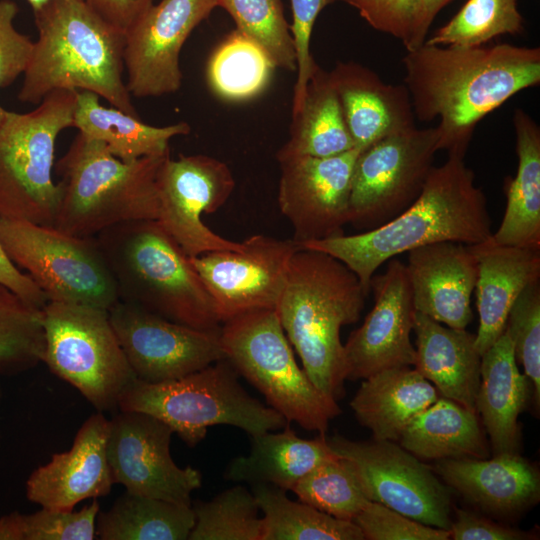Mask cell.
I'll list each match as a JSON object with an SVG mask.
<instances>
[{
    "mask_svg": "<svg viewBox=\"0 0 540 540\" xmlns=\"http://www.w3.org/2000/svg\"><path fill=\"white\" fill-rule=\"evenodd\" d=\"M415 119L436 127L437 149L465 157L477 124L516 93L539 85L540 48L423 43L401 60Z\"/></svg>",
    "mask_w": 540,
    "mask_h": 540,
    "instance_id": "obj_1",
    "label": "cell"
},
{
    "mask_svg": "<svg viewBox=\"0 0 540 540\" xmlns=\"http://www.w3.org/2000/svg\"><path fill=\"white\" fill-rule=\"evenodd\" d=\"M491 218L482 189L463 157L448 155L433 166L416 201L389 222L353 235L297 243L344 263L370 293L376 270L395 256L444 241L466 245L492 235Z\"/></svg>",
    "mask_w": 540,
    "mask_h": 540,
    "instance_id": "obj_2",
    "label": "cell"
},
{
    "mask_svg": "<svg viewBox=\"0 0 540 540\" xmlns=\"http://www.w3.org/2000/svg\"><path fill=\"white\" fill-rule=\"evenodd\" d=\"M33 13L38 39L19 101L39 104L54 91H89L138 116L123 79L121 31L84 0H49Z\"/></svg>",
    "mask_w": 540,
    "mask_h": 540,
    "instance_id": "obj_3",
    "label": "cell"
},
{
    "mask_svg": "<svg viewBox=\"0 0 540 540\" xmlns=\"http://www.w3.org/2000/svg\"><path fill=\"white\" fill-rule=\"evenodd\" d=\"M367 296L340 260L312 249L293 254L276 312L309 379L335 400L346 380L340 330L359 320Z\"/></svg>",
    "mask_w": 540,
    "mask_h": 540,
    "instance_id": "obj_4",
    "label": "cell"
},
{
    "mask_svg": "<svg viewBox=\"0 0 540 540\" xmlns=\"http://www.w3.org/2000/svg\"><path fill=\"white\" fill-rule=\"evenodd\" d=\"M119 300L197 329H219L214 303L190 257L156 220H136L94 236Z\"/></svg>",
    "mask_w": 540,
    "mask_h": 540,
    "instance_id": "obj_5",
    "label": "cell"
},
{
    "mask_svg": "<svg viewBox=\"0 0 540 540\" xmlns=\"http://www.w3.org/2000/svg\"><path fill=\"white\" fill-rule=\"evenodd\" d=\"M169 154L123 162L103 142L78 133L57 163L61 197L53 227L94 237L121 223L156 220V176Z\"/></svg>",
    "mask_w": 540,
    "mask_h": 540,
    "instance_id": "obj_6",
    "label": "cell"
},
{
    "mask_svg": "<svg viewBox=\"0 0 540 540\" xmlns=\"http://www.w3.org/2000/svg\"><path fill=\"white\" fill-rule=\"evenodd\" d=\"M238 377L231 363L222 359L174 380L147 383L137 379L122 394L119 410L140 411L162 420L190 447L215 425L235 426L251 436L283 428L287 420L249 395Z\"/></svg>",
    "mask_w": 540,
    "mask_h": 540,
    "instance_id": "obj_7",
    "label": "cell"
},
{
    "mask_svg": "<svg viewBox=\"0 0 540 540\" xmlns=\"http://www.w3.org/2000/svg\"><path fill=\"white\" fill-rule=\"evenodd\" d=\"M220 342L225 359L288 423L325 435L341 413L337 400L319 390L297 364L276 310L251 311L223 322Z\"/></svg>",
    "mask_w": 540,
    "mask_h": 540,
    "instance_id": "obj_8",
    "label": "cell"
},
{
    "mask_svg": "<svg viewBox=\"0 0 540 540\" xmlns=\"http://www.w3.org/2000/svg\"><path fill=\"white\" fill-rule=\"evenodd\" d=\"M77 92L54 91L27 113L7 111L0 125V217L54 225L61 197L52 177L55 145L72 127Z\"/></svg>",
    "mask_w": 540,
    "mask_h": 540,
    "instance_id": "obj_9",
    "label": "cell"
},
{
    "mask_svg": "<svg viewBox=\"0 0 540 540\" xmlns=\"http://www.w3.org/2000/svg\"><path fill=\"white\" fill-rule=\"evenodd\" d=\"M43 312V361L76 388L98 412L119 410L125 390L137 380L106 309L49 301Z\"/></svg>",
    "mask_w": 540,
    "mask_h": 540,
    "instance_id": "obj_10",
    "label": "cell"
},
{
    "mask_svg": "<svg viewBox=\"0 0 540 540\" xmlns=\"http://www.w3.org/2000/svg\"><path fill=\"white\" fill-rule=\"evenodd\" d=\"M0 242L48 302L109 310L119 301L115 279L95 237H77L53 226L0 217Z\"/></svg>",
    "mask_w": 540,
    "mask_h": 540,
    "instance_id": "obj_11",
    "label": "cell"
},
{
    "mask_svg": "<svg viewBox=\"0 0 540 540\" xmlns=\"http://www.w3.org/2000/svg\"><path fill=\"white\" fill-rule=\"evenodd\" d=\"M437 141L436 127H414L363 149L351 179L349 223L368 231L411 206L434 166Z\"/></svg>",
    "mask_w": 540,
    "mask_h": 540,
    "instance_id": "obj_12",
    "label": "cell"
},
{
    "mask_svg": "<svg viewBox=\"0 0 540 540\" xmlns=\"http://www.w3.org/2000/svg\"><path fill=\"white\" fill-rule=\"evenodd\" d=\"M331 450L351 462L370 501L425 525L449 530L451 496L432 469L394 441L326 437Z\"/></svg>",
    "mask_w": 540,
    "mask_h": 540,
    "instance_id": "obj_13",
    "label": "cell"
},
{
    "mask_svg": "<svg viewBox=\"0 0 540 540\" xmlns=\"http://www.w3.org/2000/svg\"><path fill=\"white\" fill-rule=\"evenodd\" d=\"M158 216L156 221L189 257L215 250L242 252V242L228 240L202 221L230 198L235 179L223 161L202 154H170L162 161L156 176Z\"/></svg>",
    "mask_w": 540,
    "mask_h": 540,
    "instance_id": "obj_14",
    "label": "cell"
},
{
    "mask_svg": "<svg viewBox=\"0 0 540 540\" xmlns=\"http://www.w3.org/2000/svg\"><path fill=\"white\" fill-rule=\"evenodd\" d=\"M172 428L140 411L118 410L109 419L107 460L113 482L132 494L192 505L202 485L199 470L179 467L170 454Z\"/></svg>",
    "mask_w": 540,
    "mask_h": 540,
    "instance_id": "obj_15",
    "label": "cell"
},
{
    "mask_svg": "<svg viewBox=\"0 0 540 540\" xmlns=\"http://www.w3.org/2000/svg\"><path fill=\"white\" fill-rule=\"evenodd\" d=\"M245 250H215L190 257L202 279L220 323L257 310H276L284 290L294 239L255 234L243 241Z\"/></svg>",
    "mask_w": 540,
    "mask_h": 540,
    "instance_id": "obj_16",
    "label": "cell"
},
{
    "mask_svg": "<svg viewBox=\"0 0 540 540\" xmlns=\"http://www.w3.org/2000/svg\"><path fill=\"white\" fill-rule=\"evenodd\" d=\"M108 312L122 350L140 381L178 379L225 359L220 328H193L122 300Z\"/></svg>",
    "mask_w": 540,
    "mask_h": 540,
    "instance_id": "obj_17",
    "label": "cell"
},
{
    "mask_svg": "<svg viewBox=\"0 0 540 540\" xmlns=\"http://www.w3.org/2000/svg\"><path fill=\"white\" fill-rule=\"evenodd\" d=\"M218 7V0H161L125 34L126 85L131 96L158 97L182 85L180 53L192 31Z\"/></svg>",
    "mask_w": 540,
    "mask_h": 540,
    "instance_id": "obj_18",
    "label": "cell"
},
{
    "mask_svg": "<svg viewBox=\"0 0 540 540\" xmlns=\"http://www.w3.org/2000/svg\"><path fill=\"white\" fill-rule=\"evenodd\" d=\"M363 149L329 157L295 156L279 160L278 205L296 243L344 234L349 223L351 179Z\"/></svg>",
    "mask_w": 540,
    "mask_h": 540,
    "instance_id": "obj_19",
    "label": "cell"
},
{
    "mask_svg": "<svg viewBox=\"0 0 540 540\" xmlns=\"http://www.w3.org/2000/svg\"><path fill=\"white\" fill-rule=\"evenodd\" d=\"M370 291L374 305L344 345L346 380L415 362L410 339L415 309L406 265L390 259L384 273L373 275Z\"/></svg>",
    "mask_w": 540,
    "mask_h": 540,
    "instance_id": "obj_20",
    "label": "cell"
},
{
    "mask_svg": "<svg viewBox=\"0 0 540 540\" xmlns=\"http://www.w3.org/2000/svg\"><path fill=\"white\" fill-rule=\"evenodd\" d=\"M109 419L102 412L81 425L72 447L29 476L27 498L41 507L72 511L75 505L108 495L114 484L107 460Z\"/></svg>",
    "mask_w": 540,
    "mask_h": 540,
    "instance_id": "obj_21",
    "label": "cell"
},
{
    "mask_svg": "<svg viewBox=\"0 0 540 540\" xmlns=\"http://www.w3.org/2000/svg\"><path fill=\"white\" fill-rule=\"evenodd\" d=\"M406 270L415 311L446 326L466 329L478 265L469 245L437 242L408 252Z\"/></svg>",
    "mask_w": 540,
    "mask_h": 540,
    "instance_id": "obj_22",
    "label": "cell"
},
{
    "mask_svg": "<svg viewBox=\"0 0 540 540\" xmlns=\"http://www.w3.org/2000/svg\"><path fill=\"white\" fill-rule=\"evenodd\" d=\"M329 75L355 147L365 149L416 127L404 84L385 83L376 72L354 61L337 62Z\"/></svg>",
    "mask_w": 540,
    "mask_h": 540,
    "instance_id": "obj_23",
    "label": "cell"
},
{
    "mask_svg": "<svg viewBox=\"0 0 540 540\" xmlns=\"http://www.w3.org/2000/svg\"><path fill=\"white\" fill-rule=\"evenodd\" d=\"M469 247L478 265L475 346L482 355L504 332L509 311L521 292L540 280V249L499 245L491 236Z\"/></svg>",
    "mask_w": 540,
    "mask_h": 540,
    "instance_id": "obj_24",
    "label": "cell"
},
{
    "mask_svg": "<svg viewBox=\"0 0 540 540\" xmlns=\"http://www.w3.org/2000/svg\"><path fill=\"white\" fill-rule=\"evenodd\" d=\"M435 471L468 501L494 514L522 511L540 495L537 469L518 453L437 460Z\"/></svg>",
    "mask_w": 540,
    "mask_h": 540,
    "instance_id": "obj_25",
    "label": "cell"
},
{
    "mask_svg": "<svg viewBox=\"0 0 540 540\" xmlns=\"http://www.w3.org/2000/svg\"><path fill=\"white\" fill-rule=\"evenodd\" d=\"M413 331L415 369L442 397L476 411L481 355L475 346V334L443 326L417 311Z\"/></svg>",
    "mask_w": 540,
    "mask_h": 540,
    "instance_id": "obj_26",
    "label": "cell"
},
{
    "mask_svg": "<svg viewBox=\"0 0 540 540\" xmlns=\"http://www.w3.org/2000/svg\"><path fill=\"white\" fill-rule=\"evenodd\" d=\"M517 364L505 330L481 355L476 412L481 415L494 455L515 454L520 447L518 416L526 407L533 386Z\"/></svg>",
    "mask_w": 540,
    "mask_h": 540,
    "instance_id": "obj_27",
    "label": "cell"
},
{
    "mask_svg": "<svg viewBox=\"0 0 540 540\" xmlns=\"http://www.w3.org/2000/svg\"><path fill=\"white\" fill-rule=\"evenodd\" d=\"M438 397L435 386L415 368L402 366L363 379L350 406L375 440L395 442L409 422Z\"/></svg>",
    "mask_w": 540,
    "mask_h": 540,
    "instance_id": "obj_28",
    "label": "cell"
},
{
    "mask_svg": "<svg viewBox=\"0 0 540 540\" xmlns=\"http://www.w3.org/2000/svg\"><path fill=\"white\" fill-rule=\"evenodd\" d=\"M518 166L504 181L506 208L498 230L499 245L540 249V128L523 109L513 114Z\"/></svg>",
    "mask_w": 540,
    "mask_h": 540,
    "instance_id": "obj_29",
    "label": "cell"
},
{
    "mask_svg": "<svg viewBox=\"0 0 540 540\" xmlns=\"http://www.w3.org/2000/svg\"><path fill=\"white\" fill-rule=\"evenodd\" d=\"M283 428L282 432L268 431L251 436L249 454L232 459L225 478L251 485L270 484L291 491L314 467L335 455L325 435L304 439L297 436L288 423Z\"/></svg>",
    "mask_w": 540,
    "mask_h": 540,
    "instance_id": "obj_30",
    "label": "cell"
},
{
    "mask_svg": "<svg viewBox=\"0 0 540 540\" xmlns=\"http://www.w3.org/2000/svg\"><path fill=\"white\" fill-rule=\"evenodd\" d=\"M72 127L103 142L123 162L165 154L170 151L169 141L173 137L191 131L190 125L183 121L164 127L151 126L138 116L103 106L99 96L89 91L77 92Z\"/></svg>",
    "mask_w": 540,
    "mask_h": 540,
    "instance_id": "obj_31",
    "label": "cell"
},
{
    "mask_svg": "<svg viewBox=\"0 0 540 540\" xmlns=\"http://www.w3.org/2000/svg\"><path fill=\"white\" fill-rule=\"evenodd\" d=\"M398 441L419 459H487L490 455L476 411L442 396L409 422Z\"/></svg>",
    "mask_w": 540,
    "mask_h": 540,
    "instance_id": "obj_32",
    "label": "cell"
},
{
    "mask_svg": "<svg viewBox=\"0 0 540 540\" xmlns=\"http://www.w3.org/2000/svg\"><path fill=\"white\" fill-rule=\"evenodd\" d=\"M353 148L329 71L318 65L300 107L292 113L289 139L278 150L277 161L295 156L329 157Z\"/></svg>",
    "mask_w": 540,
    "mask_h": 540,
    "instance_id": "obj_33",
    "label": "cell"
},
{
    "mask_svg": "<svg viewBox=\"0 0 540 540\" xmlns=\"http://www.w3.org/2000/svg\"><path fill=\"white\" fill-rule=\"evenodd\" d=\"M191 506L125 491L106 511H99L101 540H186L194 526Z\"/></svg>",
    "mask_w": 540,
    "mask_h": 540,
    "instance_id": "obj_34",
    "label": "cell"
},
{
    "mask_svg": "<svg viewBox=\"0 0 540 540\" xmlns=\"http://www.w3.org/2000/svg\"><path fill=\"white\" fill-rule=\"evenodd\" d=\"M251 486L263 513L261 540H364L353 521L336 518L300 500L293 501L276 486Z\"/></svg>",
    "mask_w": 540,
    "mask_h": 540,
    "instance_id": "obj_35",
    "label": "cell"
},
{
    "mask_svg": "<svg viewBox=\"0 0 540 540\" xmlns=\"http://www.w3.org/2000/svg\"><path fill=\"white\" fill-rule=\"evenodd\" d=\"M275 68L254 41L235 29L210 56L207 81L220 98L245 101L265 90Z\"/></svg>",
    "mask_w": 540,
    "mask_h": 540,
    "instance_id": "obj_36",
    "label": "cell"
},
{
    "mask_svg": "<svg viewBox=\"0 0 540 540\" xmlns=\"http://www.w3.org/2000/svg\"><path fill=\"white\" fill-rule=\"evenodd\" d=\"M195 523L188 540H261L263 520L251 490L235 485L191 505Z\"/></svg>",
    "mask_w": 540,
    "mask_h": 540,
    "instance_id": "obj_37",
    "label": "cell"
},
{
    "mask_svg": "<svg viewBox=\"0 0 540 540\" xmlns=\"http://www.w3.org/2000/svg\"><path fill=\"white\" fill-rule=\"evenodd\" d=\"M291 491L300 501L347 521L370 502L351 462L336 454L314 467Z\"/></svg>",
    "mask_w": 540,
    "mask_h": 540,
    "instance_id": "obj_38",
    "label": "cell"
},
{
    "mask_svg": "<svg viewBox=\"0 0 540 540\" xmlns=\"http://www.w3.org/2000/svg\"><path fill=\"white\" fill-rule=\"evenodd\" d=\"M42 309L0 284V373L30 369L43 361Z\"/></svg>",
    "mask_w": 540,
    "mask_h": 540,
    "instance_id": "obj_39",
    "label": "cell"
},
{
    "mask_svg": "<svg viewBox=\"0 0 540 540\" xmlns=\"http://www.w3.org/2000/svg\"><path fill=\"white\" fill-rule=\"evenodd\" d=\"M524 19L517 0H467L462 8L424 42L441 46H482L505 34H520Z\"/></svg>",
    "mask_w": 540,
    "mask_h": 540,
    "instance_id": "obj_40",
    "label": "cell"
},
{
    "mask_svg": "<svg viewBox=\"0 0 540 540\" xmlns=\"http://www.w3.org/2000/svg\"><path fill=\"white\" fill-rule=\"evenodd\" d=\"M236 29L254 41L276 68L297 69L293 41L281 0H218Z\"/></svg>",
    "mask_w": 540,
    "mask_h": 540,
    "instance_id": "obj_41",
    "label": "cell"
},
{
    "mask_svg": "<svg viewBox=\"0 0 540 540\" xmlns=\"http://www.w3.org/2000/svg\"><path fill=\"white\" fill-rule=\"evenodd\" d=\"M99 511L93 499L78 511L42 507L32 514L12 512L0 518V540H93Z\"/></svg>",
    "mask_w": 540,
    "mask_h": 540,
    "instance_id": "obj_42",
    "label": "cell"
},
{
    "mask_svg": "<svg viewBox=\"0 0 540 540\" xmlns=\"http://www.w3.org/2000/svg\"><path fill=\"white\" fill-rule=\"evenodd\" d=\"M509 335L517 363L540 399V280L529 284L511 307L504 329Z\"/></svg>",
    "mask_w": 540,
    "mask_h": 540,
    "instance_id": "obj_43",
    "label": "cell"
},
{
    "mask_svg": "<svg viewBox=\"0 0 540 540\" xmlns=\"http://www.w3.org/2000/svg\"><path fill=\"white\" fill-rule=\"evenodd\" d=\"M353 522L368 540L450 539L449 530L425 525L374 501H370Z\"/></svg>",
    "mask_w": 540,
    "mask_h": 540,
    "instance_id": "obj_44",
    "label": "cell"
},
{
    "mask_svg": "<svg viewBox=\"0 0 540 540\" xmlns=\"http://www.w3.org/2000/svg\"><path fill=\"white\" fill-rule=\"evenodd\" d=\"M354 7L375 30L399 41L406 51L413 49L420 16V0H339Z\"/></svg>",
    "mask_w": 540,
    "mask_h": 540,
    "instance_id": "obj_45",
    "label": "cell"
},
{
    "mask_svg": "<svg viewBox=\"0 0 540 540\" xmlns=\"http://www.w3.org/2000/svg\"><path fill=\"white\" fill-rule=\"evenodd\" d=\"M337 0H290L292 24L289 25L297 66V79L294 85L292 113L301 105L307 84L318 64L311 51L310 41L317 16L327 5Z\"/></svg>",
    "mask_w": 540,
    "mask_h": 540,
    "instance_id": "obj_46",
    "label": "cell"
},
{
    "mask_svg": "<svg viewBox=\"0 0 540 540\" xmlns=\"http://www.w3.org/2000/svg\"><path fill=\"white\" fill-rule=\"evenodd\" d=\"M18 7L11 0H0V89L24 74L32 57L34 42L14 26Z\"/></svg>",
    "mask_w": 540,
    "mask_h": 540,
    "instance_id": "obj_47",
    "label": "cell"
},
{
    "mask_svg": "<svg viewBox=\"0 0 540 540\" xmlns=\"http://www.w3.org/2000/svg\"><path fill=\"white\" fill-rule=\"evenodd\" d=\"M454 540H526L529 533L500 525L473 512L457 509L449 528Z\"/></svg>",
    "mask_w": 540,
    "mask_h": 540,
    "instance_id": "obj_48",
    "label": "cell"
},
{
    "mask_svg": "<svg viewBox=\"0 0 540 540\" xmlns=\"http://www.w3.org/2000/svg\"><path fill=\"white\" fill-rule=\"evenodd\" d=\"M124 35L154 4V0H84Z\"/></svg>",
    "mask_w": 540,
    "mask_h": 540,
    "instance_id": "obj_49",
    "label": "cell"
},
{
    "mask_svg": "<svg viewBox=\"0 0 540 540\" xmlns=\"http://www.w3.org/2000/svg\"><path fill=\"white\" fill-rule=\"evenodd\" d=\"M0 284L7 287L26 303L43 309L48 303L44 292L28 274L19 270L6 254L0 242Z\"/></svg>",
    "mask_w": 540,
    "mask_h": 540,
    "instance_id": "obj_50",
    "label": "cell"
},
{
    "mask_svg": "<svg viewBox=\"0 0 540 540\" xmlns=\"http://www.w3.org/2000/svg\"><path fill=\"white\" fill-rule=\"evenodd\" d=\"M452 1L453 0H420V16L414 37L413 49L424 43L428 30L436 15Z\"/></svg>",
    "mask_w": 540,
    "mask_h": 540,
    "instance_id": "obj_51",
    "label": "cell"
},
{
    "mask_svg": "<svg viewBox=\"0 0 540 540\" xmlns=\"http://www.w3.org/2000/svg\"><path fill=\"white\" fill-rule=\"evenodd\" d=\"M33 11L39 9L43 4H45L46 2H48L49 0H26Z\"/></svg>",
    "mask_w": 540,
    "mask_h": 540,
    "instance_id": "obj_52",
    "label": "cell"
},
{
    "mask_svg": "<svg viewBox=\"0 0 540 540\" xmlns=\"http://www.w3.org/2000/svg\"><path fill=\"white\" fill-rule=\"evenodd\" d=\"M6 113H7V110H5L1 105H0V125L2 124L5 116H6Z\"/></svg>",
    "mask_w": 540,
    "mask_h": 540,
    "instance_id": "obj_53",
    "label": "cell"
},
{
    "mask_svg": "<svg viewBox=\"0 0 540 540\" xmlns=\"http://www.w3.org/2000/svg\"><path fill=\"white\" fill-rule=\"evenodd\" d=\"M337 1H339V0H337Z\"/></svg>",
    "mask_w": 540,
    "mask_h": 540,
    "instance_id": "obj_54",
    "label": "cell"
}]
</instances>
